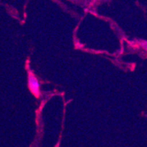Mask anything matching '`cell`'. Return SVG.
<instances>
[{"label":"cell","mask_w":147,"mask_h":147,"mask_svg":"<svg viewBox=\"0 0 147 147\" xmlns=\"http://www.w3.org/2000/svg\"><path fill=\"white\" fill-rule=\"evenodd\" d=\"M29 87L33 94L38 97L40 94V84L37 78L32 74L29 75Z\"/></svg>","instance_id":"6da1fadb"}]
</instances>
